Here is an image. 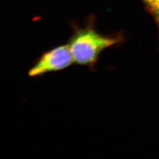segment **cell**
Wrapping results in <instances>:
<instances>
[{
    "mask_svg": "<svg viewBox=\"0 0 159 159\" xmlns=\"http://www.w3.org/2000/svg\"><path fill=\"white\" fill-rule=\"evenodd\" d=\"M123 41L121 35H103L90 24L84 28L75 29L67 44L74 63L94 71L102 51Z\"/></svg>",
    "mask_w": 159,
    "mask_h": 159,
    "instance_id": "1",
    "label": "cell"
},
{
    "mask_svg": "<svg viewBox=\"0 0 159 159\" xmlns=\"http://www.w3.org/2000/svg\"><path fill=\"white\" fill-rule=\"evenodd\" d=\"M74 63L68 44L57 46L44 52L29 69L30 77H39L68 68Z\"/></svg>",
    "mask_w": 159,
    "mask_h": 159,
    "instance_id": "2",
    "label": "cell"
},
{
    "mask_svg": "<svg viewBox=\"0 0 159 159\" xmlns=\"http://www.w3.org/2000/svg\"><path fill=\"white\" fill-rule=\"evenodd\" d=\"M153 14L159 30V0H143Z\"/></svg>",
    "mask_w": 159,
    "mask_h": 159,
    "instance_id": "3",
    "label": "cell"
}]
</instances>
